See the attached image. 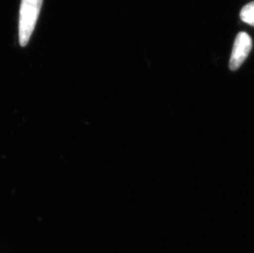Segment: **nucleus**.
<instances>
[{
	"label": "nucleus",
	"instance_id": "2",
	"mask_svg": "<svg viewBox=\"0 0 254 253\" xmlns=\"http://www.w3.org/2000/svg\"><path fill=\"white\" fill-rule=\"evenodd\" d=\"M252 39L250 35L245 32L238 34L233 46L232 53L230 56V68L236 71L244 63L245 60L252 50Z\"/></svg>",
	"mask_w": 254,
	"mask_h": 253
},
{
	"label": "nucleus",
	"instance_id": "3",
	"mask_svg": "<svg viewBox=\"0 0 254 253\" xmlns=\"http://www.w3.org/2000/svg\"><path fill=\"white\" fill-rule=\"evenodd\" d=\"M240 18L245 23L254 26V2H250L243 7L240 12Z\"/></svg>",
	"mask_w": 254,
	"mask_h": 253
},
{
	"label": "nucleus",
	"instance_id": "1",
	"mask_svg": "<svg viewBox=\"0 0 254 253\" xmlns=\"http://www.w3.org/2000/svg\"><path fill=\"white\" fill-rule=\"evenodd\" d=\"M43 0H22L20 7L19 43L27 46L33 33Z\"/></svg>",
	"mask_w": 254,
	"mask_h": 253
}]
</instances>
